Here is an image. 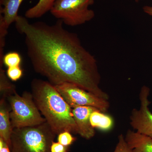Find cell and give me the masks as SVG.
Returning <instances> with one entry per match:
<instances>
[{"instance_id": "3", "label": "cell", "mask_w": 152, "mask_h": 152, "mask_svg": "<svg viewBox=\"0 0 152 152\" xmlns=\"http://www.w3.org/2000/svg\"><path fill=\"white\" fill-rule=\"evenodd\" d=\"M57 135L46 122L38 126L13 129L11 152H51Z\"/></svg>"}, {"instance_id": "16", "label": "cell", "mask_w": 152, "mask_h": 152, "mask_svg": "<svg viewBox=\"0 0 152 152\" xmlns=\"http://www.w3.org/2000/svg\"><path fill=\"white\" fill-rule=\"evenodd\" d=\"M72 133L69 132H64L60 133L58 135V141L63 145L69 146L76 140L75 137H73Z\"/></svg>"}, {"instance_id": "7", "label": "cell", "mask_w": 152, "mask_h": 152, "mask_svg": "<svg viewBox=\"0 0 152 152\" xmlns=\"http://www.w3.org/2000/svg\"><path fill=\"white\" fill-rule=\"evenodd\" d=\"M149 88L143 86L140 94V107L134 109L130 116V124L136 132L149 136L152 138V113L150 111L148 97Z\"/></svg>"}, {"instance_id": "17", "label": "cell", "mask_w": 152, "mask_h": 152, "mask_svg": "<svg viewBox=\"0 0 152 152\" xmlns=\"http://www.w3.org/2000/svg\"><path fill=\"white\" fill-rule=\"evenodd\" d=\"M6 73L9 79L13 81L18 80L23 75V71L20 66L8 68Z\"/></svg>"}, {"instance_id": "6", "label": "cell", "mask_w": 152, "mask_h": 152, "mask_svg": "<svg viewBox=\"0 0 152 152\" xmlns=\"http://www.w3.org/2000/svg\"><path fill=\"white\" fill-rule=\"evenodd\" d=\"M55 87L72 109L80 106H89L104 113L110 107L107 100L73 84L64 83Z\"/></svg>"}, {"instance_id": "19", "label": "cell", "mask_w": 152, "mask_h": 152, "mask_svg": "<svg viewBox=\"0 0 152 152\" xmlns=\"http://www.w3.org/2000/svg\"><path fill=\"white\" fill-rule=\"evenodd\" d=\"M69 147L63 145L58 142H53L51 146V152H67Z\"/></svg>"}, {"instance_id": "22", "label": "cell", "mask_w": 152, "mask_h": 152, "mask_svg": "<svg viewBox=\"0 0 152 152\" xmlns=\"http://www.w3.org/2000/svg\"><path fill=\"white\" fill-rule=\"evenodd\" d=\"M139 1H140V0H135V1L136 2H138Z\"/></svg>"}, {"instance_id": "1", "label": "cell", "mask_w": 152, "mask_h": 152, "mask_svg": "<svg viewBox=\"0 0 152 152\" xmlns=\"http://www.w3.org/2000/svg\"><path fill=\"white\" fill-rule=\"evenodd\" d=\"M15 23L17 31L24 36L28 57L36 72L54 86L73 84L108 100V95L99 86L96 60L77 34L63 27L61 20L53 25L30 23L19 15Z\"/></svg>"}, {"instance_id": "8", "label": "cell", "mask_w": 152, "mask_h": 152, "mask_svg": "<svg viewBox=\"0 0 152 152\" xmlns=\"http://www.w3.org/2000/svg\"><path fill=\"white\" fill-rule=\"evenodd\" d=\"M96 108L89 106H80L72 109L74 120L82 137L90 140L94 136V129L90 122L91 114Z\"/></svg>"}, {"instance_id": "9", "label": "cell", "mask_w": 152, "mask_h": 152, "mask_svg": "<svg viewBox=\"0 0 152 152\" xmlns=\"http://www.w3.org/2000/svg\"><path fill=\"white\" fill-rule=\"evenodd\" d=\"M125 139L132 152H152V138L149 136L129 130Z\"/></svg>"}, {"instance_id": "14", "label": "cell", "mask_w": 152, "mask_h": 152, "mask_svg": "<svg viewBox=\"0 0 152 152\" xmlns=\"http://www.w3.org/2000/svg\"><path fill=\"white\" fill-rule=\"evenodd\" d=\"M16 91V87L9 80L4 70L0 67V92L1 97L7 98Z\"/></svg>"}, {"instance_id": "2", "label": "cell", "mask_w": 152, "mask_h": 152, "mask_svg": "<svg viewBox=\"0 0 152 152\" xmlns=\"http://www.w3.org/2000/svg\"><path fill=\"white\" fill-rule=\"evenodd\" d=\"M31 90L36 105L57 135L64 132L78 134L72 109L55 86L48 81L34 79Z\"/></svg>"}, {"instance_id": "4", "label": "cell", "mask_w": 152, "mask_h": 152, "mask_svg": "<svg viewBox=\"0 0 152 152\" xmlns=\"http://www.w3.org/2000/svg\"><path fill=\"white\" fill-rule=\"evenodd\" d=\"M6 99L10 106V118L13 129L34 126L46 122L42 116L31 93L25 91L20 96L16 91Z\"/></svg>"}, {"instance_id": "18", "label": "cell", "mask_w": 152, "mask_h": 152, "mask_svg": "<svg viewBox=\"0 0 152 152\" xmlns=\"http://www.w3.org/2000/svg\"><path fill=\"white\" fill-rule=\"evenodd\" d=\"M118 141L114 152H132L123 134L118 136Z\"/></svg>"}, {"instance_id": "10", "label": "cell", "mask_w": 152, "mask_h": 152, "mask_svg": "<svg viewBox=\"0 0 152 152\" xmlns=\"http://www.w3.org/2000/svg\"><path fill=\"white\" fill-rule=\"evenodd\" d=\"M11 107L7 99L1 97L0 100V137L11 146V137L13 129L11 125L10 112Z\"/></svg>"}, {"instance_id": "20", "label": "cell", "mask_w": 152, "mask_h": 152, "mask_svg": "<svg viewBox=\"0 0 152 152\" xmlns=\"http://www.w3.org/2000/svg\"><path fill=\"white\" fill-rule=\"evenodd\" d=\"M0 152H11L8 144L1 137H0Z\"/></svg>"}, {"instance_id": "12", "label": "cell", "mask_w": 152, "mask_h": 152, "mask_svg": "<svg viewBox=\"0 0 152 152\" xmlns=\"http://www.w3.org/2000/svg\"><path fill=\"white\" fill-rule=\"evenodd\" d=\"M90 122L94 129L96 128L103 131L110 130L113 126V121L111 117L98 109L91 114Z\"/></svg>"}, {"instance_id": "11", "label": "cell", "mask_w": 152, "mask_h": 152, "mask_svg": "<svg viewBox=\"0 0 152 152\" xmlns=\"http://www.w3.org/2000/svg\"><path fill=\"white\" fill-rule=\"evenodd\" d=\"M23 0H0V21L7 28L19 16V8Z\"/></svg>"}, {"instance_id": "5", "label": "cell", "mask_w": 152, "mask_h": 152, "mask_svg": "<svg viewBox=\"0 0 152 152\" xmlns=\"http://www.w3.org/2000/svg\"><path fill=\"white\" fill-rule=\"evenodd\" d=\"M94 0H57L51 9V13L64 24L75 26L92 20L95 12L89 8Z\"/></svg>"}, {"instance_id": "15", "label": "cell", "mask_w": 152, "mask_h": 152, "mask_svg": "<svg viewBox=\"0 0 152 152\" xmlns=\"http://www.w3.org/2000/svg\"><path fill=\"white\" fill-rule=\"evenodd\" d=\"M22 58L20 55L16 52H10L4 55L3 58V64L9 67L20 66Z\"/></svg>"}, {"instance_id": "21", "label": "cell", "mask_w": 152, "mask_h": 152, "mask_svg": "<svg viewBox=\"0 0 152 152\" xmlns=\"http://www.w3.org/2000/svg\"><path fill=\"white\" fill-rule=\"evenodd\" d=\"M143 10L145 13L152 16V7L150 6H144L143 7Z\"/></svg>"}, {"instance_id": "13", "label": "cell", "mask_w": 152, "mask_h": 152, "mask_svg": "<svg viewBox=\"0 0 152 152\" xmlns=\"http://www.w3.org/2000/svg\"><path fill=\"white\" fill-rule=\"evenodd\" d=\"M57 0H39L36 5L28 10L25 13L27 18H38L50 11Z\"/></svg>"}]
</instances>
